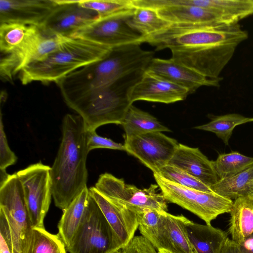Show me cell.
<instances>
[{"mask_svg":"<svg viewBox=\"0 0 253 253\" xmlns=\"http://www.w3.org/2000/svg\"><path fill=\"white\" fill-rule=\"evenodd\" d=\"M239 23L217 26L171 25L143 39L160 50L168 48L174 61L213 80L230 61L237 46L248 38Z\"/></svg>","mask_w":253,"mask_h":253,"instance_id":"obj_1","label":"cell"},{"mask_svg":"<svg viewBox=\"0 0 253 253\" xmlns=\"http://www.w3.org/2000/svg\"><path fill=\"white\" fill-rule=\"evenodd\" d=\"M62 139L50 174L52 197L64 210L87 187L86 130L79 115L66 114L62 125Z\"/></svg>","mask_w":253,"mask_h":253,"instance_id":"obj_2","label":"cell"},{"mask_svg":"<svg viewBox=\"0 0 253 253\" xmlns=\"http://www.w3.org/2000/svg\"><path fill=\"white\" fill-rule=\"evenodd\" d=\"M112 48L78 38H66L43 60L31 63L19 73L23 85L33 82L57 83L68 75L104 58Z\"/></svg>","mask_w":253,"mask_h":253,"instance_id":"obj_3","label":"cell"},{"mask_svg":"<svg viewBox=\"0 0 253 253\" xmlns=\"http://www.w3.org/2000/svg\"><path fill=\"white\" fill-rule=\"evenodd\" d=\"M154 178L167 200L185 209L203 220L206 224L218 215L229 213L233 201L214 192H207L188 188L170 181L157 173Z\"/></svg>","mask_w":253,"mask_h":253,"instance_id":"obj_4","label":"cell"},{"mask_svg":"<svg viewBox=\"0 0 253 253\" xmlns=\"http://www.w3.org/2000/svg\"><path fill=\"white\" fill-rule=\"evenodd\" d=\"M66 250L70 253H113L118 251L114 232L89 193L82 219Z\"/></svg>","mask_w":253,"mask_h":253,"instance_id":"obj_5","label":"cell"},{"mask_svg":"<svg viewBox=\"0 0 253 253\" xmlns=\"http://www.w3.org/2000/svg\"><path fill=\"white\" fill-rule=\"evenodd\" d=\"M154 52L143 49L140 44L114 47L102 59L86 66L96 80L115 83L132 74L143 73L154 58Z\"/></svg>","mask_w":253,"mask_h":253,"instance_id":"obj_6","label":"cell"},{"mask_svg":"<svg viewBox=\"0 0 253 253\" xmlns=\"http://www.w3.org/2000/svg\"><path fill=\"white\" fill-rule=\"evenodd\" d=\"M0 209L9 224L14 253H28L33 227L23 188L16 173L0 185Z\"/></svg>","mask_w":253,"mask_h":253,"instance_id":"obj_7","label":"cell"},{"mask_svg":"<svg viewBox=\"0 0 253 253\" xmlns=\"http://www.w3.org/2000/svg\"><path fill=\"white\" fill-rule=\"evenodd\" d=\"M94 187L103 196L114 203L124 206L134 213L145 209L168 212L167 200L157 193V184L139 189L126 184L123 179L112 174H101Z\"/></svg>","mask_w":253,"mask_h":253,"instance_id":"obj_8","label":"cell"},{"mask_svg":"<svg viewBox=\"0 0 253 253\" xmlns=\"http://www.w3.org/2000/svg\"><path fill=\"white\" fill-rule=\"evenodd\" d=\"M50 169L40 162L16 173L23 188L33 228H44V219L52 197Z\"/></svg>","mask_w":253,"mask_h":253,"instance_id":"obj_9","label":"cell"},{"mask_svg":"<svg viewBox=\"0 0 253 253\" xmlns=\"http://www.w3.org/2000/svg\"><path fill=\"white\" fill-rule=\"evenodd\" d=\"M66 37L45 33L38 30L19 48L1 55L0 74L3 82L13 81V77L28 65L40 61L56 49Z\"/></svg>","mask_w":253,"mask_h":253,"instance_id":"obj_10","label":"cell"},{"mask_svg":"<svg viewBox=\"0 0 253 253\" xmlns=\"http://www.w3.org/2000/svg\"><path fill=\"white\" fill-rule=\"evenodd\" d=\"M179 143L162 132L125 137V151L138 159L153 173L168 164Z\"/></svg>","mask_w":253,"mask_h":253,"instance_id":"obj_11","label":"cell"},{"mask_svg":"<svg viewBox=\"0 0 253 253\" xmlns=\"http://www.w3.org/2000/svg\"><path fill=\"white\" fill-rule=\"evenodd\" d=\"M132 14H120L96 20L72 37L113 48L132 43H142L141 35L131 28L127 20Z\"/></svg>","mask_w":253,"mask_h":253,"instance_id":"obj_12","label":"cell"},{"mask_svg":"<svg viewBox=\"0 0 253 253\" xmlns=\"http://www.w3.org/2000/svg\"><path fill=\"white\" fill-rule=\"evenodd\" d=\"M56 0L57 6L40 26L48 35L72 38L98 17L96 12L80 6L77 0Z\"/></svg>","mask_w":253,"mask_h":253,"instance_id":"obj_13","label":"cell"},{"mask_svg":"<svg viewBox=\"0 0 253 253\" xmlns=\"http://www.w3.org/2000/svg\"><path fill=\"white\" fill-rule=\"evenodd\" d=\"M131 104L139 100L172 103L185 100L189 91L158 75L147 70L127 89Z\"/></svg>","mask_w":253,"mask_h":253,"instance_id":"obj_14","label":"cell"},{"mask_svg":"<svg viewBox=\"0 0 253 253\" xmlns=\"http://www.w3.org/2000/svg\"><path fill=\"white\" fill-rule=\"evenodd\" d=\"M88 190L114 232L118 250H121L133 238L138 227L135 213L124 206L111 202L94 187Z\"/></svg>","mask_w":253,"mask_h":253,"instance_id":"obj_15","label":"cell"},{"mask_svg":"<svg viewBox=\"0 0 253 253\" xmlns=\"http://www.w3.org/2000/svg\"><path fill=\"white\" fill-rule=\"evenodd\" d=\"M57 5L56 0H0V24L40 26Z\"/></svg>","mask_w":253,"mask_h":253,"instance_id":"obj_16","label":"cell"},{"mask_svg":"<svg viewBox=\"0 0 253 253\" xmlns=\"http://www.w3.org/2000/svg\"><path fill=\"white\" fill-rule=\"evenodd\" d=\"M145 70L186 88L190 94L203 86L218 87L222 80V79H209L172 58L165 59L154 57Z\"/></svg>","mask_w":253,"mask_h":253,"instance_id":"obj_17","label":"cell"},{"mask_svg":"<svg viewBox=\"0 0 253 253\" xmlns=\"http://www.w3.org/2000/svg\"><path fill=\"white\" fill-rule=\"evenodd\" d=\"M154 8L162 18L171 24L201 26L235 24L210 9L193 4H170Z\"/></svg>","mask_w":253,"mask_h":253,"instance_id":"obj_18","label":"cell"},{"mask_svg":"<svg viewBox=\"0 0 253 253\" xmlns=\"http://www.w3.org/2000/svg\"><path fill=\"white\" fill-rule=\"evenodd\" d=\"M168 164L182 170L210 187L219 180L213 161L210 160L198 148L179 143Z\"/></svg>","mask_w":253,"mask_h":253,"instance_id":"obj_19","label":"cell"},{"mask_svg":"<svg viewBox=\"0 0 253 253\" xmlns=\"http://www.w3.org/2000/svg\"><path fill=\"white\" fill-rule=\"evenodd\" d=\"M186 229L193 253H220L228 238L226 232L211 224H201L189 219Z\"/></svg>","mask_w":253,"mask_h":253,"instance_id":"obj_20","label":"cell"},{"mask_svg":"<svg viewBox=\"0 0 253 253\" xmlns=\"http://www.w3.org/2000/svg\"><path fill=\"white\" fill-rule=\"evenodd\" d=\"M166 211L145 209L135 212L139 230L158 250L169 251L166 222Z\"/></svg>","mask_w":253,"mask_h":253,"instance_id":"obj_21","label":"cell"},{"mask_svg":"<svg viewBox=\"0 0 253 253\" xmlns=\"http://www.w3.org/2000/svg\"><path fill=\"white\" fill-rule=\"evenodd\" d=\"M228 231L231 240L240 245L253 235V200L250 195L233 201Z\"/></svg>","mask_w":253,"mask_h":253,"instance_id":"obj_22","label":"cell"},{"mask_svg":"<svg viewBox=\"0 0 253 253\" xmlns=\"http://www.w3.org/2000/svg\"><path fill=\"white\" fill-rule=\"evenodd\" d=\"M180 3L207 8L235 24L253 14V0H180Z\"/></svg>","mask_w":253,"mask_h":253,"instance_id":"obj_23","label":"cell"},{"mask_svg":"<svg viewBox=\"0 0 253 253\" xmlns=\"http://www.w3.org/2000/svg\"><path fill=\"white\" fill-rule=\"evenodd\" d=\"M88 196L89 190L86 187L63 210L58 224V234L66 248L70 244L82 219Z\"/></svg>","mask_w":253,"mask_h":253,"instance_id":"obj_24","label":"cell"},{"mask_svg":"<svg viewBox=\"0 0 253 253\" xmlns=\"http://www.w3.org/2000/svg\"><path fill=\"white\" fill-rule=\"evenodd\" d=\"M121 125L124 129L126 137L151 132L171 131L156 118L133 104L128 107Z\"/></svg>","mask_w":253,"mask_h":253,"instance_id":"obj_25","label":"cell"},{"mask_svg":"<svg viewBox=\"0 0 253 253\" xmlns=\"http://www.w3.org/2000/svg\"><path fill=\"white\" fill-rule=\"evenodd\" d=\"M211 188L215 193L234 201L253 190V165L232 176L219 179Z\"/></svg>","mask_w":253,"mask_h":253,"instance_id":"obj_26","label":"cell"},{"mask_svg":"<svg viewBox=\"0 0 253 253\" xmlns=\"http://www.w3.org/2000/svg\"><path fill=\"white\" fill-rule=\"evenodd\" d=\"M135 6V10L127 20V23L141 35L142 39L156 34L171 25L159 14L156 8Z\"/></svg>","mask_w":253,"mask_h":253,"instance_id":"obj_27","label":"cell"},{"mask_svg":"<svg viewBox=\"0 0 253 253\" xmlns=\"http://www.w3.org/2000/svg\"><path fill=\"white\" fill-rule=\"evenodd\" d=\"M188 220L182 215H175L167 212L166 222L170 253H193L186 223Z\"/></svg>","mask_w":253,"mask_h":253,"instance_id":"obj_28","label":"cell"},{"mask_svg":"<svg viewBox=\"0 0 253 253\" xmlns=\"http://www.w3.org/2000/svg\"><path fill=\"white\" fill-rule=\"evenodd\" d=\"M38 27V26L13 23L0 24L1 53L7 54L21 47Z\"/></svg>","mask_w":253,"mask_h":253,"instance_id":"obj_29","label":"cell"},{"mask_svg":"<svg viewBox=\"0 0 253 253\" xmlns=\"http://www.w3.org/2000/svg\"><path fill=\"white\" fill-rule=\"evenodd\" d=\"M247 119V117L235 113L214 116L209 123L195 128L214 133L225 145H228L234 128L245 124Z\"/></svg>","mask_w":253,"mask_h":253,"instance_id":"obj_30","label":"cell"},{"mask_svg":"<svg viewBox=\"0 0 253 253\" xmlns=\"http://www.w3.org/2000/svg\"><path fill=\"white\" fill-rule=\"evenodd\" d=\"M213 164L219 179L235 175L253 165V157H248L238 152L220 154Z\"/></svg>","mask_w":253,"mask_h":253,"instance_id":"obj_31","label":"cell"},{"mask_svg":"<svg viewBox=\"0 0 253 253\" xmlns=\"http://www.w3.org/2000/svg\"><path fill=\"white\" fill-rule=\"evenodd\" d=\"M79 4L97 12L98 18L132 14L136 8L133 0H79Z\"/></svg>","mask_w":253,"mask_h":253,"instance_id":"obj_32","label":"cell"},{"mask_svg":"<svg viewBox=\"0 0 253 253\" xmlns=\"http://www.w3.org/2000/svg\"><path fill=\"white\" fill-rule=\"evenodd\" d=\"M66 249L58 234H52L44 228H33L28 253H66Z\"/></svg>","mask_w":253,"mask_h":253,"instance_id":"obj_33","label":"cell"},{"mask_svg":"<svg viewBox=\"0 0 253 253\" xmlns=\"http://www.w3.org/2000/svg\"><path fill=\"white\" fill-rule=\"evenodd\" d=\"M163 178L181 186L199 191L213 192L211 187L173 166L168 164L157 173Z\"/></svg>","mask_w":253,"mask_h":253,"instance_id":"obj_34","label":"cell"},{"mask_svg":"<svg viewBox=\"0 0 253 253\" xmlns=\"http://www.w3.org/2000/svg\"><path fill=\"white\" fill-rule=\"evenodd\" d=\"M86 138L88 152L93 149L98 148L125 151L124 145L98 135L96 130H86Z\"/></svg>","mask_w":253,"mask_h":253,"instance_id":"obj_35","label":"cell"},{"mask_svg":"<svg viewBox=\"0 0 253 253\" xmlns=\"http://www.w3.org/2000/svg\"><path fill=\"white\" fill-rule=\"evenodd\" d=\"M17 158L14 153L10 149L6 136L4 129V126L2 119V114L0 112V169H6L17 161Z\"/></svg>","mask_w":253,"mask_h":253,"instance_id":"obj_36","label":"cell"},{"mask_svg":"<svg viewBox=\"0 0 253 253\" xmlns=\"http://www.w3.org/2000/svg\"><path fill=\"white\" fill-rule=\"evenodd\" d=\"M0 253H14L11 232L3 211L0 209Z\"/></svg>","mask_w":253,"mask_h":253,"instance_id":"obj_37","label":"cell"},{"mask_svg":"<svg viewBox=\"0 0 253 253\" xmlns=\"http://www.w3.org/2000/svg\"><path fill=\"white\" fill-rule=\"evenodd\" d=\"M122 253H158L152 244L145 237L134 236L130 242L121 249Z\"/></svg>","mask_w":253,"mask_h":253,"instance_id":"obj_38","label":"cell"},{"mask_svg":"<svg viewBox=\"0 0 253 253\" xmlns=\"http://www.w3.org/2000/svg\"><path fill=\"white\" fill-rule=\"evenodd\" d=\"M220 253H241L239 245L228 238Z\"/></svg>","mask_w":253,"mask_h":253,"instance_id":"obj_39","label":"cell"},{"mask_svg":"<svg viewBox=\"0 0 253 253\" xmlns=\"http://www.w3.org/2000/svg\"><path fill=\"white\" fill-rule=\"evenodd\" d=\"M238 245L241 253H253V235Z\"/></svg>","mask_w":253,"mask_h":253,"instance_id":"obj_40","label":"cell"},{"mask_svg":"<svg viewBox=\"0 0 253 253\" xmlns=\"http://www.w3.org/2000/svg\"><path fill=\"white\" fill-rule=\"evenodd\" d=\"M0 170V185H1L7 180L10 174H8L5 169Z\"/></svg>","mask_w":253,"mask_h":253,"instance_id":"obj_41","label":"cell"},{"mask_svg":"<svg viewBox=\"0 0 253 253\" xmlns=\"http://www.w3.org/2000/svg\"><path fill=\"white\" fill-rule=\"evenodd\" d=\"M253 122V118H248V119L247 120L246 123L248 122Z\"/></svg>","mask_w":253,"mask_h":253,"instance_id":"obj_42","label":"cell"},{"mask_svg":"<svg viewBox=\"0 0 253 253\" xmlns=\"http://www.w3.org/2000/svg\"><path fill=\"white\" fill-rule=\"evenodd\" d=\"M158 253H170L169 252H167L166 251H165V250H160V251H158Z\"/></svg>","mask_w":253,"mask_h":253,"instance_id":"obj_43","label":"cell"},{"mask_svg":"<svg viewBox=\"0 0 253 253\" xmlns=\"http://www.w3.org/2000/svg\"><path fill=\"white\" fill-rule=\"evenodd\" d=\"M113 253H122L121 250L115 251V252H113Z\"/></svg>","mask_w":253,"mask_h":253,"instance_id":"obj_44","label":"cell"},{"mask_svg":"<svg viewBox=\"0 0 253 253\" xmlns=\"http://www.w3.org/2000/svg\"><path fill=\"white\" fill-rule=\"evenodd\" d=\"M250 195L252 197V199L253 200V191L252 192L251 194Z\"/></svg>","mask_w":253,"mask_h":253,"instance_id":"obj_45","label":"cell"}]
</instances>
